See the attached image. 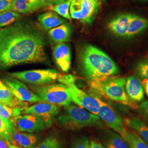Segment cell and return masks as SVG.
Here are the masks:
<instances>
[{"mask_svg": "<svg viewBox=\"0 0 148 148\" xmlns=\"http://www.w3.org/2000/svg\"><path fill=\"white\" fill-rule=\"evenodd\" d=\"M53 55L59 68L65 73L68 72L71 61V49L69 45L65 42L59 43L53 48Z\"/></svg>", "mask_w": 148, "mask_h": 148, "instance_id": "14", "label": "cell"}, {"mask_svg": "<svg viewBox=\"0 0 148 148\" xmlns=\"http://www.w3.org/2000/svg\"></svg>", "mask_w": 148, "mask_h": 148, "instance_id": "42", "label": "cell"}, {"mask_svg": "<svg viewBox=\"0 0 148 148\" xmlns=\"http://www.w3.org/2000/svg\"><path fill=\"white\" fill-rule=\"evenodd\" d=\"M0 103L11 108L25 109L28 106L27 103L18 100L5 84L0 87Z\"/></svg>", "mask_w": 148, "mask_h": 148, "instance_id": "19", "label": "cell"}, {"mask_svg": "<svg viewBox=\"0 0 148 148\" xmlns=\"http://www.w3.org/2000/svg\"><path fill=\"white\" fill-rule=\"evenodd\" d=\"M136 71L141 77L148 79V60L142 61L138 64Z\"/></svg>", "mask_w": 148, "mask_h": 148, "instance_id": "30", "label": "cell"}, {"mask_svg": "<svg viewBox=\"0 0 148 148\" xmlns=\"http://www.w3.org/2000/svg\"><path fill=\"white\" fill-rule=\"evenodd\" d=\"M9 75L13 78L35 86L49 84L58 79L61 76L58 71L50 69L27 70L10 73Z\"/></svg>", "mask_w": 148, "mask_h": 148, "instance_id": "8", "label": "cell"}, {"mask_svg": "<svg viewBox=\"0 0 148 148\" xmlns=\"http://www.w3.org/2000/svg\"><path fill=\"white\" fill-rule=\"evenodd\" d=\"M139 109L140 112L144 115V116L147 117L148 119V101H142L139 106Z\"/></svg>", "mask_w": 148, "mask_h": 148, "instance_id": "34", "label": "cell"}, {"mask_svg": "<svg viewBox=\"0 0 148 148\" xmlns=\"http://www.w3.org/2000/svg\"><path fill=\"white\" fill-rule=\"evenodd\" d=\"M100 1H101V2H105L106 0H100Z\"/></svg>", "mask_w": 148, "mask_h": 148, "instance_id": "41", "label": "cell"}, {"mask_svg": "<svg viewBox=\"0 0 148 148\" xmlns=\"http://www.w3.org/2000/svg\"><path fill=\"white\" fill-rule=\"evenodd\" d=\"M7 120H4L0 117V137L3 138L7 143H11V138L7 130L6 121Z\"/></svg>", "mask_w": 148, "mask_h": 148, "instance_id": "31", "label": "cell"}, {"mask_svg": "<svg viewBox=\"0 0 148 148\" xmlns=\"http://www.w3.org/2000/svg\"><path fill=\"white\" fill-rule=\"evenodd\" d=\"M148 27V20L142 16L131 14L125 38H131L143 32Z\"/></svg>", "mask_w": 148, "mask_h": 148, "instance_id": "17", "label": "cell"}, {"mask_svg": "<svg viewBox=\"0 0 148 148\" xmlns=\"http://www.w3.org/2000/svg\"><path fill=\"white\" fill-rule=\"evenodd\" d=\"M58 81L69 88L71 101L74 103L91 113L98 115L100 107L99 98L88 95L79 89L75 84V77L71 75L61 76Z\"/></svg>", "mask_w": 148, "mask_h": 148, "instance_id": "6", "label": "cell"}, {"mask_svg": "<svg viewBox=\"0 0 148 148\" xmlns=\"http://www.w3.org/2000/svg\"><path fill=\"white\" fill-rule=\"evenodd\" d=\"M57 121L65 129L71 131L101 125V119L98 115L71 104L65 106L64 110L58 116Z\"/></svg>", "mask_w": 148, "mask_h": 148, "instance_id": "3", "label": "cell"}, {"mask_svg": "<svg viewBox=\"0 0 148 148\" xmlns=\"http://www.w3.org/2000/svg\"><path fill=\"white\" fill-rule=\"evenodd\" d=\"M8 145V147L9 148H24L21 147H19V146H18V145H14V144H12V143H7Z\"/></svg>", "mask_w": 148, "mask_h": 148, "instance_id": "38", "label": "cell"}, {"mask_svg": "<svg viewBox=\"0 0 148 148\" xmlns=\"http://www.w3.org/2000/svg\"><path fill=\"white\" fill-rule=\"evenodd\" d=\"M13 0H0V12L11 11Z\"/></svg>", "mask_w": 148, "mask_h": 148, "instance_id": "33", "label": "cell"}, {"mask_svg": "<svg viewBox=\"0 0 148 148\" xmlns=\"http://www.w3.org/2000/svg\"><path fill=\"white\" fill-rule=\"evenodd\" d=\"M46 41L33 24L18 21L0 29V70L23 64L47 61Z\"/></svg>", "mask_w": 148, "mask_h": 148, "instance_id": "1", "label": "cell"}, {"mask_svg": "<svg viewBox=\"0 0 148 148\" xmlns=\"http://www.w3.org/2000/svg\"><path fill=\"white\" fill-rule=\"evenodd\" d=\"M2 81L18 100L27 103L42 102V99L21 80L12 77H6L3 78Z\"/></svg>", "mask_w": 148, "mask_h": 148, "instance_id": "9", "label": "cell"}, {"mask_svg": "<svg viewBox=\"0 0 148 148\" xmlns=\"http://www.w3.org/2000/svg\"><path fill=\"white\" fill-rule=\"evenodd\" d=\"M65 1L66 0H38L39 7L41 8L42 7H49L63 2Z\"/></svg>", "mask_w": 148, "mask_h": 148, "instance_id": "32", "label": "cell"}, {"mask_svg": "<svg viewBox=\"0 0 148 148\" xmlns=\"http://www.w3.org/2000/svg\"><path fill=\"white\" fill-rule=\"evenodd\" d=\"M142 84L143 85L144 90L148 97V79H144L142 82Z\"/></svg>", "mask_w": 148, "mask_h": 148, "instance_id": "36", "label": "cell"}, {"mask_svg": "<svg viewBox=\"0 0 148 148\" xmlns=\"http://www.w3.org/2000/svg\"><path fill=\"white\" fill-rule=\"evenodd\" d=\"M34 148H65L59 140L53 136H50L38 144Z\"/></svg>", "mask_w": 148, "mask_h": 148, "instance_id": "28", "label": "cell"}, {"mask_svg": "<svg viewBox=\"0 0 148 148\" xmlns=\"http://www.w3.org/2000/svg\"><path fill=\"white\" fill-rule=\"evenodd\" d=\"M100 107L98 116L108 127L121 134L125 130L126 126L121 116L111 106L99 99Z\"/></svg>", "mask_w": 148, "mask_h": 148, "instance_id": "10", "label": "cell"}, {"mask_svg": "<svg viewBox=\"0 0 148 148\" xmlns=\"http://www.w3.org/2000/svg\"><path fill=\"white\" fill-rule=\"evenodd\" d=\"M83 72L90 81H97L115 76L119 69L114 60L98 48L88 45L81 54Z\"/></svg>", "mask_w": 148, "mask_h": 148, "instance_id": "2", "label": "cell"}, {"mask_svg": "<svg viewBox=\"0 0 148 148\" xmlns=\"http://www.w3.org/2000/svg\"><path fill=\"white\" fill-rule=\"evenodd\" d=\"M40 9L38 0H13L11 11L26 14Z\"/></svg>", "mask_w": 148, "mask_h": 148, "instance_id": "23", "label": "cell"}, {"mask_svg": "<svg viewBox=\"0 0 148 148\" xmlns=\"http://www.w3.org/2000/svg\"><path fill=\"white\" fill-rule=\"evenodd\" d=\"M90 148H107L105 145L96 140H90Z\"/></svg>", "mask_w": 148, "mask_h": 148, "instance_id": "35", "label": "cell"}, {"mask_svg": "<svg viewBox=\"0 0 148 148\" xmlns=\"http://www.w3.org/2000/svg\"><path fill=\"white\" fill-rule=\"evenodd\" d=\"M16 128L24 132L37 133L47 128L45 121L40 117L32 114H24L14 117Z\"/></svg>", "mask_w": 148, "mask_h": 148, "instance_id": "12", "label": "cell"}, {"mask_svg": "<svg viewBox=\"0 0 148 148\" xmlns=\"http://www.w3.org/2000/svg\"><path fill=\"white\" fill-rule=\"evenodd\" d=\"M125 84V78L115 76L101 81H90V85L96 93L106 98L137 109V103L131 101L127 96Z\"/></svg>", "mask_w": 148, "mask_h": 148, "instance_id": "4", "label": "cell"}, {"mask_svg": "<svg viewBox=\"0 0 148 148\" xmlns=\"http://www.w3.org/2000/svg\"><path fill=\"white\" fill-rule=\"evenodd\" d=\"M123 121L125 126L137 133L148 144V125L147 123L137 117L126 118Z\"/></svg>", "mask_w": 148, "mask_h": 148, "instance_id": "21", "label": "cell"}, {"mask_svg": "<svg viewBox=\"0 0 148 148\" xmlns=\"http://www.w3.org/2000/svg\"><path fill=\"white\" fill-rule=\"evenodd\" d=\"M72 0H66L64 2L59 3L54 5L48 7V10L54 11L58 14L63 16L66 19L71 21V18L70 14V5Z\"/></svg>", "mask_w": 148, "mask_h": 148, "instance_id": "25", "label": "cell"}, {"mask_svg": "<svg viewBox=\"0 0 148 148\" xmlns=\"http://www.w3.org/2000/svg\"><path fill=\"white\" fill-rule=\"evenodd\" d=\"M70 148H90V140L85 136L77 138L73 141Z\"/></svg>", "mask_w": 148, "mask_h": 148, "instance_id": "29", "label": "cell"}, {"mask_svg": "<svg viewBox=\"0 0 148 148\" xmlns=\"http://www.w3.org/2000/svg\"><path fill=\"white\" fill-rule=\"evenodd\" d=\"M6 126L12 144L24 148H34L36 146L38 140L37 136L19 131L15 125L13 117L7 120Z\"/></svg>", "mask_w": 148, "mask_h": 148, "instance_id": "11", "label": "cell"}, {"mask_svg": "<svg viewBox=\"0 0 148 148\" xmlns=\"http://www.w3.org/2000/svg\"><path fill=\"white\" fill-rule=\"evenodd\" d=\"M23 113L24 114H32L40 117L45 121L47 127H50L52 124L53 118L59 114L58 106L47 102H38L26 108Z\"/></svg>", "mask_w": 148, "mask_h": 148, "instance_id": "13", "label": "cell"}, {"mask_svg": "<svg viewBox=\"0 0 148 148\" xmlns=\"http://www.w3.org/2000/svg\"><path fill=\"white\" fill-rule=\"evenodd\" d=\"M133 2H138V3H148V0H128Z\"/></svg>", "mask_w": 148, "mask_h": 148, "instance_id": "39", "label": "cell"}, {"mask_svg": "<svg viewBox=\"0 0 148 148\" xmlns=\"http://www.w3.org/2000/svg\"><path fill=\"white\" fill-rule=\"evenodd\" d=\"M37 19L41 25L46 30H48L55 27H58L66 21L64 18L51 11L38 15Z\"/></svg>", "mask_w": 148, "mask_h": 148, "instance_id": "18", "label": "cell"}, {"mask_svg": "<svg viewBox=\"0 0 148 148\" xmlns=\"http://www.w3.org/2000/svg\"><path fill=\"white\" fill-rule=\"evenodd\" d=\"M71 35V28L68 24H64L49 30L48 35L56 43L69 41Z\"/></svg>", "mask_w": 148, "mask_h": 148, "instance_id": "22", "label": "cell"}, {"mask_svg": "<svg viewBox=\"0 0 148 148\" xmlns=\"http://www.w3.org/2000/svg\"><path fill=\"white\" fill-rule=\"evenodd\" d=\"M25 109L22 108H11L0 103V117L7 120L21 115Z\"/></svg>", "mask_w": 148, "mask_h": 148, "instance_id": "27", "label": "cell"}, {"mask_svg": "<svg viewBox=\"0 0 148 148\" xmlns=\"http://www.w3.org/2000/svg\"><path fill=\"white\" fill-rule=\"evenodd\" d=\"M130 16V13H123L113 18L108 24L109 31L117 37L125 38Z\"/></svg>", "mask_w": 148, "mask_h": 148, "instance_id": "16", "label": "cell"}, {"mask_svg": "<svg viewBox=\"0 0 148 148\" xmlns=\"http://www.w3.org/2000/svg\"><path fill=\"white\" fill-rule=\"evenodd\" d=\"M102 141L107 148H131L121 135L107 130L103 134Z\"/></svg>", "mask_w": 148, "mask_h": 148, "instance_id": "20", "label": "cell"}, {"mask_svg": "<svg viewBox=\"0 0 148 148\" xmlns=\"http://www.w3.org/2000/svg\"><path fill=\"white\" fill-rule=\"evenodd\" d=\"M101 2L100 0H72L69 8L71 19L91 24L99 12Z\"/></svg>", "mask_w": 148, "mask_h": 148, "instance_id": "7", "label": "cell"}, {"mask_svg": "<svg viewBox=\"0 0 148 148\" xmlns=\"http://www.w3.org/2000/svg\"><path fill=\"white\" fill-rule=\"evenodd\" d=\"M3 83L0 80V87H1L2 85H3Z\"/></svg>", "mask_w": 148, "mask_h": 148, "instance_id": "40", "label": "cell"}, {"mask_svg": "<svg viewBox=\"0 0 148 148\" xmlns=\"http://www.w3.org/2000/svg\"><path fill=\"white\" fill-rule=\"evenodd\" d=\"M122 138L129 144L132 148H148V144L139 136L137 133L132 129H128L126 127L122 133Z\"/></svg>", "mask_w": 148, "mask_h": 148, "instance_id": "24", "label": "cell"}, {"mask_svg": "<svg viewBox=\"0 0 148 148\" xmlns=\"http://www.w3.org/2000/svg\"><path fill=\"white\" fill-rule=\"evenodd\" d=\"M125 90L128 97L131 101L137 103L143 101L144 90L142 82L134 76H129L126 79Z\"/></svg>", "mask_w": 148, "mask_h": 148, "instance_id": "15", "label": "cell"}, {"mask_svg": "<svg viewBox=\"0 0 148 148\" xmlns=\"http://www.w3.org/2000/svg\"><path fill=\"white\" fill-rule=\"evenodd\" d=\"M0 148H9L7 142L3 138L0 137Z\"/></svg>", "mask_w": 148, "mask_h": 148, "instance_id": "37", "label": "cell"}, {"mask_svg": "<svg viewBox=\"0 0 148 148\" xmlns=\"http://www.w3.org/2000/svg\"><path fill=\"white\" fill-rule=\"evenodd\" d=\"M20 17V14L14 11L0 12V28L8 26L14 23Z\"/></svg>", "mask_w": 148, "mask_h": 148, "instance_id": "26", "label": "cell"}, {"mask_svg": "<svg viewBox=\"0 0 148 148\" xmlns=\"http://www.w3.org/2000/svg\"><path fill=\"white\" fill-rule=\"evenodd\" d=\"M30 88L43 101L53 105L65 106L72 101L69 88L62 83L33 86Z\"/></svg>", "mask_w": 148, "mask_h": 148, "instance_id": "5", "label": "cell"}]
</instances>
